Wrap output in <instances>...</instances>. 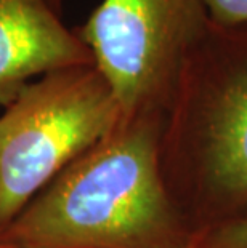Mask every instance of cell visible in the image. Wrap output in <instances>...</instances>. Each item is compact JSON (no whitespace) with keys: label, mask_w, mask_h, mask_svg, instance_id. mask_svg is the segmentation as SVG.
Returning a JSON list of instances; mask_svg holds the SVG:
<instances>
[{"label":"cell","mask_w":247,"mask_h":248,"mask_svg":"<svg viewBox=\"0 0 247 248\" xmlns=\"http://www.w3.org/2000/svg\"><path fill=\"white\" fill-rule=\"evenodd\" d=\"M161 114L117 125L0 231L12 248H191L161 173Z\"/></svg>","instance_id":"cell-1"},{"label":"cell","mask_w":247,"mask_h":248,"mask_svg":"<svg viewBox=\"0 0 247 248\" xmlns=\"http://www.w3.org/2000/svg\"><path fill=\"white\" fill-rule=\"evenodd\" d=\"M161 173L194 232L247 212V28H218L183 66L161 135Z\"/></svg>","instance_id":"cell-2"},{"label":"cell","mask_w":247,"mask_h":248,"mask_svg":"<svg viewBox=\"0 0 247 248\" xmlns=\"http://www.w3.org/2000/svg\"><path fill=\"white\" fill-rule=\"evenodd\" d=\"M120 119L93 64L31 82L0 115V231Z\"/></svg>","instance_id":"cell-3"},{"label":"cell","mask_w":247,"mask_h":248,"mask_svg":"<svg viewBox=\"0 0 247 248\" xmlns=\"http://www.w3.org/2000/svg\"><path fill=\"white\" fill-rule=\"evenodd\" d=\"M210 24L202 0H101L76 32L129 119L165 115Z\"/></svg>","instance_id":"cell-4"},{"label":"cell","mask_w":247,"mask_h":248,"mask_svg":"<svg viewBox=\"0 0 247 248\" xmlns=\"http://www.w3.org/2000/svg\"><path fill=\"white\" fill-rule=\"evenodd\" d=\"M85 64L90 50L47 0H0V108L35 77Z\"/></svg>","instance_id":"cell-5"},{"label":"cell","mask_w":247,"mask_h":248,"mask_svg":"<svg viewBox=\"0 0 247 248\" xmlns=\"http://www.w3.org/2000/svg\"><path fill=\"white\" fill-rule=\"evenodd\" d=\"M191 248H247V212L194 232Z\"/></svg>","instance_id":"cell-6"},{"label":"cell","mask_w":247,"mask_h":248,"mask_svg":"<svg viewBox=\"0 0 247 248\" xmlns=\"http://www.w3.org/2000/svg\"><path fill=\"white\" fill-rule=\"evenodd\" d=\"M209 19L218 28H247V0H202Z\"/></svg>","instance_id":"cell-7"},{"label":"cell","mask_w":247,"mask_h":248,"mask_svg":"<svg viewBox=\"0 0 247 248\" xmlns=\"http://www.w3.org/2000/svg\"><path fill=\"white\" fill-rule=\"evenodd\" d=\"M51 7H53V10H56L58 13H60V10H61V5H63V0H47Z\"/></svg>","instance_id":"cell-8"},{"label":"cell","mask_w":247,"mask_h":248,"mask_svg":"<svg viewBox=\"0 0 247 248\" xmlns=\"http://www.w3.org/2000/svg\"><path fill=\"white\" fill-rule=\"evenodd\" d=\"M0 248H12V247H8V245H5V244H0Z\"/></svg>","instance_id":"cell-9"}]
</instances>
